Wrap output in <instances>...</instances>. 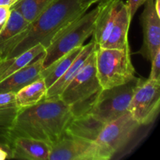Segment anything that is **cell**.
Instances as JSON below:
<instances>
[{"label": "cell", "mask_w": 160, "mask_h": 160, "mask_svg": "<svg viewBox=\"0 0 160 160\" xmlns=\"http://www.w3.org/2000/svg\"><path fill=\"white\" fill-rule=\"evenodd\" d=\"M72 117L71 107L62 100L44 98L34 106L18 109L2 137L8 145L14 138L27 137L52 145L62 137Z\"/></svg>", "instance_id": "1"}, {"label": "cell", "mask_w": 160, "mask_h": 160, "mask_svg": "<svg viewBox=\"0 0 160 160\" xmlns=\"http://www.w3.org/2000/svg\"><path fill=\"white\" fill-rule=\"evenodd\" d=\"M87 10L79 0H53L45 11L8 45L1 55V59L21 54L38 44L46 48L66 25Z\"/></svg>", "instance_id": "2"}, {"label": "cell", "mask_w": 160, "mask_h": 160, "mask_svg": "<svg viewBox=\"0 0 160 160\" xmlns=\"http://www.w3.org/2000/svg\"><path fill=\"white\" fill-rule=\"evenodd\" d=\"M98 10L97 6L77 17L53 38L45 49L43 69L49 67L71 50L84 45V42L92 35Z\"/></svg>", "instance_id": "3"}, {"label": "cell", "mask_w": 160, "mask_h": 160, "mask_svg": "<svg viewBox=\"0 0 160 160\" xmlns=\"http://www.w3.org/2000/svg\"><path fill=\"white\" fill-rule=\"evenodd\" d=\"M130 46L125 48L96 47L95 68L102 89L110 88L136 78Z\"/></svg>", "instance_id": "4"}, {"label": "cell", "mask_w": 160, "mask_h": 160, "mask_svg": "<svg viewBox=\"0 0 160 160\" xmlns=\"http://www.w3.org/2000/svg\"><path fill=\"white\" fill-rule=\"evenodd\" d=\"M138 78L110 88L102 89L97 93L87 113L105 123L112 121L128 112L130 102Z\"/></svg>", "instance_id": "5"}, {"label": "cell", "mask_w": 160, "mask_h": 160, "mask_svg": "<svg viewBox=\"0 0 160 160\" xmlns=\"http://www.w3.org/2000/svg\"><path fill=\"white\" fill-rule=\"evenodd\" d=\"M140 127L129 112L106 123L95 141L99 160L112 159L128 145Z\"/></svg>", "instance_id": "6"}, {"label": "cell", "mask_w": 160, "mask_h": 160, "mask_svg": "<svg viewBox=\"0 0 160 160\" xmlns=\"http://www.w3.org/2000/svg\"><path fill=\"white\" fill-rule=\"evenodd\" d=\"M160 81L138 78L128 112L141 125L152 123L159 112Z\"/></svg>", "instance_id": "7"}, {"label": "cell", "mask_w": 160, "mask_h": 160, "mask_svg": "<svg viewBox=\"0 0 160 160\" xmlns=\"http://www.w3.org/2000/svg\"><path fill=\"white\" fill-rule=\"evenodd\" d=\"M101 90L96 74L95 51L87 63L64 88L59 99L72 106L95 96Z\"/></svg>", "instance_id": "8"}, {"label": "cell", "mask_w": 160, "mask_h": 160, "mask_svg": "<svg viewBox=\"0 0 160 160\" xmlns=\"http://www.w3.org/2000/svg\"><path fill=\"white\" fill-rule=\"evenodd\" d=\"M48 160H99V157L95 142H88L64 133L51 145Z\"/></svg>", "instance_id": "9"}, {"label": "cell", "mask_w": 160, "mask_h": 160, "mask_svg": "<svg viewBox=\"0 0 160 160\" xmlns=\"http://www.w3.org/2000/svg\"><path fill=\"white\" fill-rule=\"evenodd\" d=\"M141 15L143 31V45L139 54L151 61L156 52L160 49V17L156 13L154 0H147Z\"/></svg>", "instance_id": "10"}, {"label": "cell", "mask_w": 160, "mask_h": 160, "mask_svg": "<svg viewBox=\"0 0 160 160\" xmlns=\"http://www.w3.org/2000/svg\"><path fill=\"white\" fill-rule=\"evenodd\" d=\"M9 158L28 160H48L51 145L27 137H16L9 142Z\"/></svg>", "instance_id": "11"}, {"label": "cell", "mask_w": 160, "mask_h": 160, "mask_svg": "<svg viewBox=\"0 0 160 160\" xmlns=\"http://www.w3.org/2000/svg\"><path fill=\"white\" fill-rule=\"evenodd\" d=\"M122 3V0H109L98 3V13L92 33V41L97 47L102 46L109 38Z\"/></svg>", "instance_id": "12"}, {"label": "cell", "mask_w": 160, "mask_h": 160, "mask_svg": "<svg viewBox=\"0 0 160 160\" xmlns=\"http://www.w3.org/2000/svg\"><path fill=\"white\" fill-rule=\"evenodd\" d=\"M96 45L92 40L89 43L83 45L79 54L75 58L74 61L72 62L67 71L52 85L47 89L45 99H59L62 91L87 63L90 56L96 49Z\"/></svg>", "instance_id": "13"}, {"label": "cell", "mask_w": 160, "mask_h": 160, "mask_svg": "<svg viewBox=\"0 0 160 160\" xmlns=\"http://www.w3.org/2000/svg\"><path fill=\"white\" fill-rule=\"evenodd\" d=\"M45 53V52H44ZM44 53L38 56L31 63L12 73L0 82V93H17L22 88L42 78Z\"/></svg>", "instance_id": "14"}, {"label": "cell", "mask_w": 160, "mask_h": 160, "mask_svg": "<svg viewBox=\"0 0 160 160\" xmlns=\"http://www.w3.org/2000/svg\"><path fill=\"white\" fill-rule=\"evenodd\" d=\"M106 123L89 113L73 116L64 133L70 136L95 142Z\"/></svg>", "instance_id": "15"}, {"label": "cell", "mask_w": 160, "mask_h": 160, "mask_svg": "<svg viewBox=\"0 0 160 160\" xmlns=\"http://www.w3.org/2000/svg\"><path fill=\"white\" fill-rule=\"evenodd\" d=\"M131 17L126 2L120 6L116 17L113 28L106 42L102 45L106 48H125L130 46L128 42V31Z\"/></svg>", "instance_id": "16"}, {"label": "cell", "mask_w": 160, "mask_h": 160, "mask_svg": "<svg viewBox=\"0 0 160 160\" xmlns=\"http://www.w3.org/2000/svg\"><path fill=\"white\" fill-rule=\"evenodd\" d=\"M45 49L43 45L38 44L21 54L7 59H0V82L31 63L38 56L45 52Z\"/></svg>", "instance_id": "17"}, {"label": "cell", "mask_w": 160, "mask_h": 160, "mask_svg": "<svg viewBox=\"0 0 160 160\" xmlns=\"http://www.w3.org/2000/svg\"><path fill=\"white\" fill-rule=\"evenodd\" d=\"M47 86L42 78L30 83L16 93V105L18 109L36 105L45 98Z\"/></svg>", "instance_id": "18"}, {"label": "cell", "mask_w": 160, "mask_h": 160, "mask_svg": "<svg viewBox=\"0 0 160 160\" xmlns=\"http://www.w3.org/2000/svg\"><path fill=\"white\" fill-rule=\"evenodd\" d=\"M82 46L71 50L68 53L64 55L63 56L59 58L58 60L53 62L52 64H51L49 67L42 70V78L45 81L47 88L52 85L59 78H61L63 75V73L67 71V69L71 65L72 62L74 61L75 58L79 54L81 48H82Z\"/></svg>", "instance_id": "19"}, {"label": "cell", "mask_w": 160, "mask_h": 160, "mask_svg": "<svg viewBox=\"0 0 160 160\" xmlns=\"http://www.w3.org/2000/svg\"><path fill=\"white\" fill-rule=\"evenodd\" d=\"M28 23L18 12L11 9L7 24L0 33V56L17 36L28 27Z\"/></svg>", "instance_id": "20"}, {"label": "cell", "mask_w": 160, "mask_h": 160, "mask_svg": "<svg viewBox=\"0 0 160 160\" xmlns=\"http://www.w3.org/2000/svg\"><path fill=\"white\" fill-rule=\"evenodd\" d=\"M53 0H18L11 9L18 12L28 23H32Z\"/></svg>", "instance_id": "21"}, {"label": "cell", "mask_w": 160, "mask_h": 160, "mask_svg": "<svg viewBox=\"0 0 160 160\" xmlns=\"http://www.w3.org/2000/svg\"><path fill=\"white\" fill-rule=\"evenodd\" d=\"M17 110V106H0V130L5 129L9 124Z\"/></svg>", "instance_id": "22"}, {"label": "cell", "mask_w": 160, "mask_h": 160, "mask_svg": "<svg viewBox=\"0 0 160 160\" xmlns=\"http://www.w3.org/2000/svg\"><path fill=\"white\" fill-rule=\"evenodd\" d=\"M150 62H152L151 72L148 79L160 81V49L156 52V55Z\"/></svg>", "instance_id": "23"}, {"label": "cell", "mask_w": 160, "mask_h": 160, "mask_svg": "<svg viewBox=\"0 0 160 160\" xmlns=\"http://www.w3.org/2000/svg\"><path fill=\"white\" fill-rule=\"evenodd\" d=\"M0 106H17L16 93L13 92L0 93Z\"/></svg>", "instance_id": "24"}, {"label": "cell", "mask_w": 160, "mask_h": 160, "mask_svg": "<svg viewBox=\"0 0 160 160\" xmlns=\"http://www.w3.org/2000/svg\"><path fill=\"white\" fill-rule=\"evenodd\" d=\"M11 13L10 6H0V33L7 24Z\"/></svg>", "instance_id": "25"}, {"label": "cell", "mask_w": 160, "mask_h": 160, "mask_svg": "<svg viewBox=\"0 0 160 160\" xmlns=\"http://www.w3.org/2000/svg\"><path fill=\"white\" fill-rule=\"evenodd\" d=\"M147 0H128L126 2L127 6H128V9H129L130 15H131V19L134 17V14L138 11L141 6L144 5V3L146 2Z\"/></svg>", "instance_id": "26"}, {"label": "cell", "mask_w": 160, "mask_h": 160, "mask_svg": "<svg viewBox=\"0 0 160 160\" xmlns=\"http://www.w3.org/2000/svg\"><path fill=\"white\" fill-rule=\"evenodd\" d=\"M109 1V0H79L80 3L84 7L87 8L88 9L91 7V6H92L93 4H95V3H101L104 2Z\"/></svg>", "instance_id": "27"}, {"label": "cell", "mask_w": 160, "mask_h": 160, "mask_svg": "<svg viewBox=\"0 0 160 160\" xmlns=\"http://www.w3.org/2000/svg\"><path fill=\"white\" fill-rule=\"evenodd\" d=\"M9 158V152L6 148L0 146V160H5Z\"/></svg>", "instance_id": "28"}, {"label": "cell", "mask_w": 160, "mask_h": 160, "mask_svg": "<svg viewBox=\"0 0 160 160\" xmlns=\"http://www.w3.org/2000/svg\"><path fill=\"white\" fill-rule=\"evenodd\" d=\"M18 0H0V6H12L14 3H16Z\"/></svg>", "instance_id": "29"}, {"label": "cell", "mask_w": 160, "mask_h": 160, "mask_svg": "<svg viewBox=\"0 0 160 160\" xmlns=\"http://www.w3.org/2000/svg\"><path fill=\"white\" fill-rule=\"evenodd\" d=\"M154 6L156 13L160 17V0H154Z\"/></svg>", "instance_id": "30"}, {"label": "cell", "mask_w": 160, "mask_h": 160, "mask_svg": "<svg viewBox=\"0 0 160 160\" xmlns=\"http://www.w3.org/2000/svg\"><path fill=\"white\" fill-rule=\"evenodd\" d=\"M0 146L5 147V148H7V149L9 150V145H8V144L6 143V142H5L4 140H0Z\"/></svg>", "instance_id": "31"}, {"label": "cell", "mask_w": 160, "mask_h": 160, "mask_svg": "<svg viewBox=\"0 0 160 160\" xmlns=\"http://www.w3.org/2000/svg\"><path fill=\"white\" fill-rule=\"evenodd\" d=\"M0 59H1V56H0Z\"/></svg>", "instance_id": "32"}]
</instances>
